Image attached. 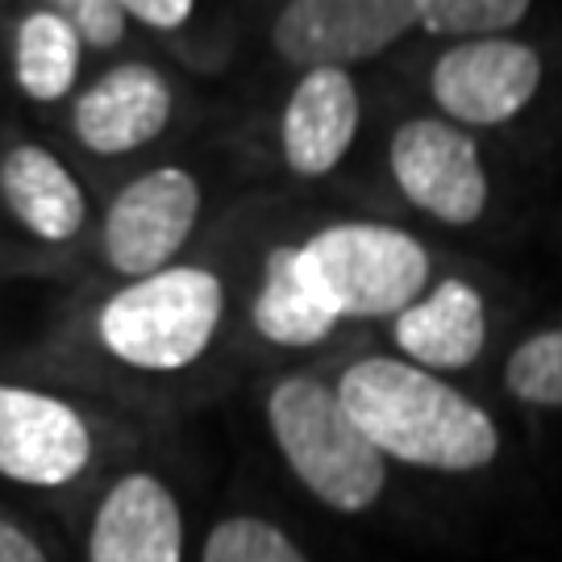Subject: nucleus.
Returning <instances> with one entry per match:
<instances>
[{
    "instance_id": "obj_1",
    "label": "nucleus",
    "mask_w": 562,
    "mask_h": 562,
    "mask_svg": "<svg viewBox=\"0 0 562 562\" xmlns=\"http://www.w3.org/2000/svg\"><path fill=\"white\" fill-rule=\"evenodd\" d=\"M338 387L341 408L383 462L442 475H471L501 459V425L462 387L387 355L350 362Z\"/></svg>"
},
{
    "instance_id": "obj_2",
    "label": "nucleus",
    "mask_w": 562,
    "mask_h": 562,
    "mask_svg": "<svg viewBox=\"0 0 562 562\" xmlns=\"http://www.w3.org/2000/svg\"><path fill=\"white\" fill-rule=\"evenodd\" d=\"M267 429L288 471L325 508L359 517L383 501L387 462L341 408L338 387L313 375H288L267 392Z\"/></svg>"
},
{
    "instance_id": "obj_3",
    "label": "nucleus",
    "mask_w": 562,
    "mask_h": 562,
    "mask_svg": "<svg viewBox=\"0 0 562 562\" xmlns=\"http://www.w3.org/2000/svg\"><path fill=\"white\" fill-rule=\"evenodd\" d=\"M225 317V283L209 267L176 262L117 288L97 313L109 359L150 375H176L209 355Z\"/></svg>"
},
{
    "instance_id": "obj_4",
    "label": "nucleus",
    "mask_w": 562,
    "mask_h": 562,
    "mask_svg": "<svg viewBox=\"0 0 562 562\" xmlns=\"http://www.w3.org/2000/svg\"><path fill=\"white\" fill-rule=\"evenodd\" d=\"M296 262L341 322H396L429 292L434 259L401 225L338 222L296 241Z\"/></svg>"
},
{
    "instance_id": "obj_5",
    "label": "nucleus",
    "mask_w": 562,
    "mask_h": 562,
    "mask_svg": "<svg viewBox=\"0 0 562 562\" xmlns=\"http://www.w3.org/2000/svg\"><path fill=\"white\" fill-rule=\"evenodd\" d=\"M201 180L183 167H150L121 188L101 222L104 262L125 280L176 267L201 222Z\"/></svg>"
},
{
    "instance_id": "obj_6",
    "label": "nucleus",
    "mask_w": 562,
    "mask_h": 562,
    "mask_svg": "<svg viewBox=\"0 0 562 562\" xmlns=\"http://www.w3.org/2000/svg\"><path fill=\"white\" fill-rule=\"evenodd\" d=\"M387 171L401 196L442 225H475L487 213V167L475 138L446 117H413L387 142Z\"/></svg>"
},
{
    "instance_id": "obj_7",
    "label": "nucleus",
    "mask_w": 562,
    "mask_h": 562,
    "mask_svg": "<svg viewBox=\"0 0 562 562\" xmlns=\"http://www.w3.org/2000/svg\"><path fill=\"white\" fill-rule=\"evenodd\" d=\"M542 76L538 46L513 34L454 42L429 67V97L459 130H496L533 104Z\"/></svg>"
},
{
    "instance_id": "obj_8",
    "label": "nucleus",
    "mask_w": 562,
    "mask_h": 562,
    "mask_svg": "<svg viewBox=\"0 0 562 562\" xmlns=\"http://www.w3.org/2000/svg\"><path fill=\"white\" fill-rule=\"evenodd\" d=\"M417 30V0H292L276 13L271 46L304 71H350Z\"/></svg>"
},
{
    "instance_id": "obj_9",
    "label": "nucleus",
    "mask_w": 562,
    "mask_h": 562,
    "mask_svg": "<svg viewBox=\"0 0 562 562\" xmlns=\"http://www.w3.org/2000/svg\"><path fill=\"white\" fill-rule=\"evenodd\" d=\"M97 454L92 425L55 392L0 383V475L55 492L88 475Z\"/></svg>"
},
{
    "instance_id": "obj_10",
    "label": "nucleus",
    "mask_w": 562,
    "mask_h": 562,
    "mask_svg": "<svg viewBox=\"0 0 562 562\" xmlns=\"http://www.w3.org/2000/svg\"><path fill=\"white\" fill-rule=\"evenodd\" d=\"M176 113V88L155 63H117L83 88L71 109V134L83 150L121 159L159 138Z\"/></svg>"
},
{
    "instance_id": "obj_11",
    "label": "nucleus",
    "mask_w": 562,
    "mask_h": 562,
    "mask_svg": "<svg viewBox=\"0 0 562 562\" xmlns=\"http://www.w3.org/2000/svg\"><path fill=\"white\" fill-rule=\"evenodd\" d=\"M88 562H183V508L176 492L150 471L121 475L97 504Z\"/></svg>"
},
{
    "instance_id": "obj_12",
    "label": "nucleus",
    "mask_w": 562,
    "mask_h": 562,
    "mask_svg": "<svg viewBox=\"0 0 562 562\" xmlns=\"http://www.w3.org/2000/svg\"><path fill=\"white\" fill-rule=\"evenodd\" d=\"M362 101L350 71H304L283 104L280 150L292 176L322 180L359 138Z\"/></svg>"
},
{
    "instance_id": "obj_13",
    "label": "nucleus",
    "mask_w": 562,
    "mask_h": 562,
    "mask_svg": "<svg viewBox=\"0 0 562 562\" xmlns=\"http://www.w3.org/2000/svg\"><path fill=\"white\" fill-rule=\"evenodd\" d=\"M392 338L404 362L429 375L467 371L487 346V301L475 283L446 276L392 322Z\"/></svg>"
},
{
    "instance_id": "obj_14",
    "label": "nucleus",
    "mask_w": 562,
    "mask_h": 562,
    "mask_svg": "<svg viewBox=\"0 0 562 562\" xmlns=\"http://www.w3.org/2000/svg\"><path fill=\"white\" fill-rule=\"evenodd\" d=\"M0 204L38 241L63 246L88 225V196L59 155L21 142L0 159Z\"/></svg>"
},
{
    "instance_id": "obj_15",
    "label": "nucleus",
    "mask_w": 562,
    "mask_h": 562,
    "mask_svg": "<svg viewBox=\"0 0 562 562\" xmlns=\"http://www.w3.org/2000/svg\"><path fill=\"white\" fill-rule=\"evenodd\" d=\"M250 322L271 346H288V350H308L338 329V317L322 304L313 283L304 280L301 262H296V241L271 246V255L262 262Z\"/></svg>"
},
{
    "instance_id": "obj_16",
    "label": "nucleus",
    "mask_w": 562,
    "mask_h": 562,
    "mask_svg": "<svg viewBox=\"0 0 562 562\" xmlns=\"http://www.w3.org/2000/svg\"><path fill=\"white\" fill-rule=\"evenodd\" d=\"M83 42L76 38L71 21L59 13V4H42L30 9L18 21L13 34V80L21 97L34 104H59L71 97V88L80 80Z\"/></svg>"
},
{
    "instance_id": "obj_17",
    "label": "nucleus",
    "mask_w": 562,
    "mask_h": 562,
    "mask_svg": "<svg viewBox=\"0 0 562 562\" xmlns=\"http://www.w3.org/2000/svg\"><path fill=\"white\" fill-rule=\"evenodd\" d=\"M525 18H529L525 0H417V30L434 38H450V46L504 38Z\"/></svg>"
},
{
    "instance_id": "obj_18",
    "label": "nucleus",
    "mask_w": 562,
    "mask_h": 562,
    "mask_svg": "<svg viewBox=\"0 0 562 562\" xmlns=\"http://www.w3.org/2000/svg\"><path fill=\"white\" fill-rule=\"evenodd\" d=\"M504 387L529 408H562V325L513 346L504 359Z\"/></svg>"
},
{
    "instance_id": "obj_19",
    "label": "nucleus",
    "mask_w": 562,
    "mask_h": 562,
    "mask_svg": "<svg viewBox=\"0 0 562 562\" xmlns=\"http://www.w3.org/2000/svg\"><path fill=\"white\" fill-rule=\"evenodd\" d=\"M201 562H308L301 546L267 517H225L209 529L201 550Z\"/></svg>"
},
{
    "instance_id": "obj_20",
    "label": "nucleus",
    "mask_w": 562,
    "mask_h": 562,
    "mask_svg": "<svg viewBox=\"0 0 562 562\" xmlns=\"http://www.w3.org/2000/svg\"><path fill=\"white\" fill-rule=\"evenodd\" d=\"M59 13L71 21V30H76V38L83 46H92V50H113L121 46L125 38V9H121L117 0H63Z\"/></svg>"
},
{
    "instance_id": "obj_21",
    "label": "nucleus",
    "mask_w": 562,
    "mask_h": 562,
    "mask_svg": "<svg viewBox=\"0 0 562 562\" xmlns=\"http://www.w3.org/2000/svg\"><path fill=\"white\" fill-rule=\"evenodd\" d=\"M121 9L130 21H138L142 30H155V34H176L196 13L192 0H125Z\"/></svg>"
},
{
    "instance_id": "obj_22",
    "label": "nucleus",
    "mask_w": 562,
    "mask_h": 562,
    "mask_svg": "<svg viewBox=\"0 0 562 562\" xmlns=\"http://www.w3.org/2000/svg\"><path fill=\"white\" fill-rule=\"evenodd\" d=\"M0 562H50L46 550L38 546V538L30 529H21L18 521L0 517Z\"/></svg>"
}]
</instances>
